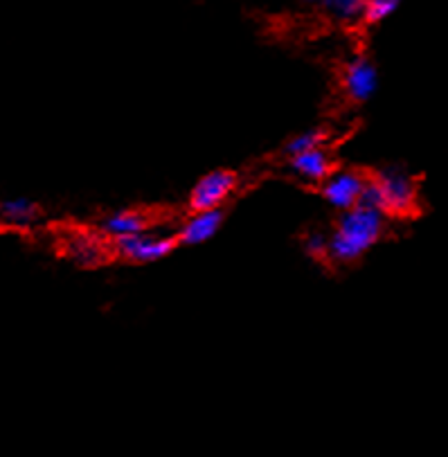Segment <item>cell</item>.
<instances>
[{
    "label": "cell",
    "mask_w": 448,
    "mask_h": 457,
    "mask_svg": "<svg viewBox=\"0 0 448 457\" xmlns=\"http://www.w3.org/2000/svg\"><path fill=\"white\" fill-rule=\"evenodd\" d=\"M232 205L235 201H228L226 205L221 208L212 210V212H203V214H196V217H189L183 221V228L176 232V241H178V248L180 245H196V244H203L205 239L214 237L219 232V228L223 226L226 217L230 214Z\"/></svg>",
    "instance_id": "cell-10"
},
{
    "label": "cell",
    "mask_w": 448,
    "mask_h": 457,
    "mask_svg": "<svg viewBox=\"0 0 448 457\" xmlns=\"http://www.w3.org/2000/svg\"><path fill=\"white\" fill-rule=\"evenodd\" d=\"M43 217L41 205L28 201V198H14V201L0 203V219L7 226H32Z\"/></svg>",
    "instance_id": "cell-13"
},
{
    "label": "cell",
    "mask_w": 448,
    "mask_h": 457,
    "mask_svg": "<svg viewBox=\"0 0 448 457\" xmlns=\"http://www.w3.org/2000/svg\"><path fill=\"white\" fill-rule=\"evenodd\" d=\"M300 187L307 189V192L320 194L325 201H329L331 205H336V208L344 212V210H352L354 205H359L361 196H363L365 187H368V167H350V170L331 176L329 180H325L318 187H304V185H300Z\"/></svg>",
    "instance_id": "cell-7"
},
{
    "label": "cell",
    "mask_w": 448,
    "mask_h": 457,
    "mask_svg": "<svg viewBox=\"0 0 448 457\" xmlns=\"http://www.w3.org/2000/svg\"><path fill=\"white\" fill-rule=\"evenodd\" d=\"M241 180L244 179L236 170H214L205 174L189 192L187 203L183 205V217H196L226 205L228 198L239 192Z\"/></svg>",
    "instance_id": "cell-6"
},
{
    "label": "cell",
    "mask_w": 448,
    "mask_h": 457,
    "mask_svg": "<svg viewBox=\"0 0 448 457\" xmlns=\"http://www.w3.org/2000/svg\"><path fill=\"white\" fill-rule=\"evenodd\" d=\"M176 221H185L183 208L156 203V205H136V208L122 210V212L113 214V217L99 221L95 228L109 237H133L145 235L152 228L170 226V223Z\"/></svg>",
    "instance_id": "cell-5"
},
{
    "label": "cell",
    "mask_w": 448,
    "mask_h": 457,
    "mask_svg": "<svg viewBox=\"0 0 448 457\" xmlns=\"http://www.w3.org/2000/svg\"><path fill=\"white\" fill-rule=\"evenodd\" d=\"M421 183L424 176L399 174L368 167V187L361 196L359 205L377 210L383 219L390 221H417L424 217L426 205L421 201Z\"/></svg>",
    "instance_id": "cell-2"
},
{
    "label": "cell",
    "mask_w": 448,
    "mask_h": 457,
    "mask_svg": "<svg viewBox=\"0 0 448 457\" xmlns=\"http://www.w3.org/2000/svg\"><path fill=\"white\" fill-rule=\"evenodd\" d=\"M336 136H338V133H336V129L331 127V124H320V127L311 129V131L288 140L286 145L282 146V151H279V158H282V161H288V158L307 154V151L320 149V146H329L336 142ZM340 140H343V137H340Z\"/></svg>",
    "instance_id": "cell-11"
},
{
    "label": "cell",
    "mask_w": 448,
    "mask_h": 457,
    "mask_svg": "<svg viewBox=\"0 0 448 457\" xmlns=\"http://www.w3.org/2000/svg\"><path fill=\"white\" fill-rule=\"evenodd\" d=\"M57 255L75 262L77 266L84 269H99L109 266L115 260L113 237L99 232L95 226H84V223L71 221L59 223L57 237Z\"/></svg>",
    "instance_id": "cell-4"
},
{
    "label": "cell",
    "mask_w": 448,
    "mask_h": 457,
    "mask_svg": "<svg viewBox=\"0 0 448 457\" xmlns=\"http://www.w3.org/2000/svg\"><path fill=\"white\" fill-rule=\"evenodd\" d=\"M178 248L176 237H156L149 235H133V237H113V250L115 260L127 262V264H149V262H158L162 257L171 255Z\"/></svg>",
    "instance_id": "cell-9"
},
{
    "label": "cell",
    "mask_w": 448,
    "mask_h": 457,
    "mask_svg": "<svg viewBox=\"0 0 448 457\" xmlns=\"http://www.w3.org/2000/svg\"><path fill=\"white\" fill-rule=\"evenodd\" d=\"M352 133L354 131H350L343 140L334 142V145L329 146H320V149H313L307 151V154H300V156L288 158V161H284V165L291 167L297 176H303V179L307 180L304 187H318V185H322L325 180H329L331 176L343 171V161L334 156V151L338 149L344 140H350Z\"/></svg>",
    "instance_id": "cell-8"
},
{
    "label": "cell",
    "mask_w": 448,
    "mask_h": 457,
    "mask_svg": "<svg viewBox=\"0 0 448 457\" xmlns=\"http://www.w3.org/2000/svg\"><path fill=\"white\" fill-rule=\"evenodd\" d=\"M396 7H399L396 0H365L359 21L350 25L352 34L368 38V29L374 28L377 23H381L383 19H387Z\"/></svg>",
    "instance_id": "cell-12"
},
{
    "label": "cell",
    "mask_w": 448,
    "mask_h": 457,
    "mask_svg": "<svg viewBox=\"0 0 448 457\" xmlns=\"http://www.w3.org/2000/svg\"><path fill=\"white\" fill-rule=\"evenodd\" d=\"M387 221L368 205H354L344 210L336 221L334 235L327 237L329 266L354 264L386 237Z\"/></svg>",
    "instance_id": "cell-3"
},
{
    "label": "cell",
    "mask_w": 448,
    "mask_h": 457,
    "mask_svg": "<svg viewBox=\"0 0 448 457\" xmlns=\"http://www.w3.org/2000/svg\"><path fill=\"white\" fill-rule=\"evenodd\" d=\"M329 68V93L320 111L325 118L340 120L356 113L377 88V66L369 54L368 38L352 34L350 57H334Z\"/></svg>",
    "instance_id": "cell-1"
}]
</instances>
